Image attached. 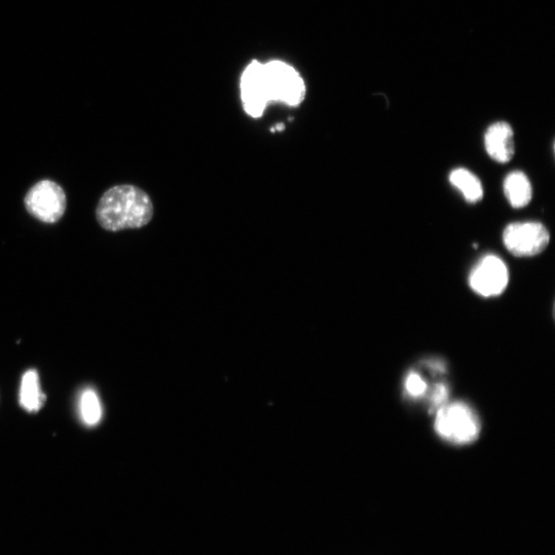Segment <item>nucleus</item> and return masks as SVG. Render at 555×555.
I'll list each match as a JSON object with an SVG mask.
<instances>
[{
	"instance_id": "obj_1",
	"label": "nucleus",
	"mask_w": 555,
	"mask_h": 555,
	"mask_svg": "<svg viewBox=\"0 0 555 555\" xmlns=\"http://www.w3.org/2000/svg\"><path fill=\"white\" fill-rule=\"evenodd\" d=\"M154 217L150 196L135 185L122 184L106 191L97 208L98 224L107 232L141 229Z\"/></svg>"
},
{
	"instance_id": "obj_9",
	"label": "nucleus",
	"mask_w": 555,
	"mask_h": 555,
	"mask_svg": "<svg viewBox=\"0 0 555 555\" xmlns=\"http://www.w3.org/2000/svg\"><path fill=\"white\" fill-rule=\"evenodd\" d=\"M504 193L513 208H524L530 204L533 198L531 181L524 172H511L505 178Z\"/></svg>"
},
{
	"instance_id": "obj_6",
	"label": "nucleus",
	"mask_w": 555,
	"mask_h": 555,
	"mask_svg": "<svg viewBox=\"0 0 555 555\" xmlns=\"http://www.w3.org/2000/svg\"><path fill=\"white\" fill-rule=\"evenodd\" d=\"M509 282V272L501 258L488 255L483 258L469 277L470 287L485 298L504 292Z\"/></svg>"
},
{
	"instance_id": "obj_8",
	"label": "nucleus",
	"mask_w": 555,
	"mask_h": 555,
	"mask_svg": "<svg viewBox=\"0 0 555 555\" xmlns=\"http://www.w3.org/2000/svg\"><path fill=\"white\" fill-rule=\"evenodd\" d=\"M485 146L488 155L497 163L505 164L511 161L515 154L514 132L511 126L504 122L492 125L485 135Z\"/></svg>"
},
{
	"instance_id": "obj_13",
	"label": "nucleus",
	"mask_w": 555,
	"mask_h": 555,
	"mask_svg": "<svg viewBox=\"0 0 555 555\" xmlns=\"http://www.w3.org/2000/svg\"><path fill=\"white\" fill-rule=\"evenodd\" d=\"M406 391L414 397H419L425 394L427 385L425 381L416 373H411L407 376L405 381Z\"/></svg>"
},
{
	"instance_id": "obj_14",
	"label": "nucleus",
	"mask_w": 555,
	"mask_h": 555,
	"mask_svg": "<svg viewBox=\"0 0 555 555\" xmlns=\"http://www.w3.org/2000/svg\"><path fill=\"white\" fill-rule=\"evenodd\" d=\"M449 395L448 389L446 386L437 385L432 396L433 404L435 406H439L447 400Z\"/></svg>"
},
{
	"instance_id": "obj_12",
	"label": "nucleus",
	"mask_w": 555,
	"mask_h": 555,
	"mask_svg": "<svg viewBox=\"0 0 555 555\" xmlns=\"http://www.w3.org/2000/svg\"><path fill=\"white\" fill-rule=\"evenodd\" d=\"M81 415L88 426L97 425L102 418V407L97 393L87 389L81 398Z\"/></svg>"
},
{
	"instance_id": "obj_7",
	"label": "nucleus",
	"mask_w": 555,
	"mask_h": 555,
	"mask_svg": "<svg viewBox=\"0 0 555 555\" xmlns=\"http://www.w3.org/2000/svg\"><path fill=\"white\" fill-rule=\"evenodd\" d=\"M241 97L246 114L252 118H261L268 106L264 94V64L251 62L241 78Z\"/></svg>"
},
{
	"instance_id": "obj_3",
	"label": "nucleus",
	"mask_w": 555,
	"mask_h": 555,
	"mask_svg": "<svg viewBox=\"0 0 555 555\" xmlns=\"http://www.w3.org/2000/svg\"><path fill=\"white\" fill-rule=\"evenodd\" d=\"M435 430L444 439L465 444L474 441L480 432L475 413L465 403L443 405L435 419Z\"/></svg>"
},
{
	"instance_id": "obj_2",
	"label": "nucleus",
	"mask_w": 555,
	"mask_h": 555,
	"mask_svg": "<svg viewBox=\"0 0 555 555\" xmlns=\"http://www.w3.org/2000/svg\"><path fill=\"white\" fill-rule=\"evenodd\" d=\"M264 92L268 104L281 102L300 105L306 97V85L301 74L283 61L264 64Z\"/></svg>"
},
{
	"instance_id": "obj_11",
	"label": "nucleus",
	"mask_w": 555,
	"mask_h": 555,
	"mask_svg": "<svg viewBox=\"0 0 555 555\" xmlns=\"http://www.w3.org/2000/svg\"><path fill=\"white\" fill-rule=\"evenodd\" d=\"M450 181L468 203L475 204L483 200V184H481L479 178L469 170L464 168L454 170L450 175Z\"/></svg>"
},
{
	"instance_id": "obj_10",
	"label": "nucleus",
	"mask_w": 555,
	"mask_h": 555,
	"mask_svg": "<svg viewBox=\"0 0 555 555\" xmlns=\"http://www.w3.org/2000/svg\"><path fill=\"white\" fill-rule=\"evenodd\" d=\"M39 374L35 370H28L23 376L20 390V403L27 412H39L45 402Z\"/></svg>"
},
{
	"instance_id": "obj_4",
	"label": "nucleus",
	"mask_w": 555,
	"mask_h": 555,
	"mask_svg": "<svg viewBox=\"0 0 555 555\" xmlns=\"http://www.w3.org/2000/svg\"><path fill=\"white\" fill-rule=\"evenodd\" d=\"M28 213L45 224H56L64 215L67 200L63 189L52 180L33 185L24 199Z\"/></svg>"
},
{
	"instance_id": "obj_5",
	"label": "nucleus",
	"mask_w": 555,
	"mask_h": 555,
	"mask_svg": "<svg viewBox=\"0 0 555 555\" xmlns=\"http://www.w3.org/2000/svg\"><path fill=\"white\" fill-rule=\"evenodd\" d=\"M503 242L511 254L531 257L542 253L548 247L550 235L540 222H518L505 229Z\"/></svg>"
}]
</instances>
